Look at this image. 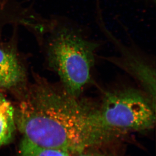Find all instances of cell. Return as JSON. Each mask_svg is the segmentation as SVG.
Wrapping results in <instances>:
<instances>
[{"label": "cell", "instance_id": "cell-1", "mask_svg": "<svg viewBox=\"0 0 156 156\" xmlns=\"http://www.w3.org/2000/svg\"><path fill=\"white\" fill-rule=\"evenodd\" d=\"M16 122L24 139L71 154L112 139L91 109L64 89L40 78L20 102Z\"/></svg>", "mask_w": 156, "mask_h": 156}, {"label": "cell", "instance_id": "cell-2", "mask_svg": "<svg viewBox=\"0 0 156 156\" xmlns=\"http://www.w3.org/2000/svg\"><path fill=\"white\" fill-rule=\"evenodd\" d=\"M44 35L48 65L59 76L64 89L78 98L90 80L97 52L104 41L87 38L80 27L64 20H53Z\"/></svg>", "mask_w": 156, "mask_h": 156}, {"label": "cell", "instance_id": "cell-3", "mask_svg": "<svg viewBox=\"0 0 156 156\" xmlns=\"http://www.w3.org/2000/svg\"><path fill=\"white\" fill-rule=\"evenodd\" d=\"M156 105L145 93L133 88L108 91L96 109L103 129L114 137L127 131H143L155 124Z\"/></svg>", "mask_w": 156, "mask_h": 156}, {"label": "cell", "instance_id": "cell-4", "mask_svg": "<svg viewBox=\"0 0 156 156\" xmlns=\"http://www.w3.org/2000/svg\"><path fill=\"white\" fill-rule=\"evenodd\" d=\"M97 23L119 54L118 56L101 58L116 65L136 80L144 89V93L156 105V69L150 57L133 39L130 40V44H127L117 38L107 27L103 19L98 20Z\"/></svg>", "mask_w": 156, "mask_h": 156}, {"label": "cell", "instance_id": "cell-5", "mask_svg": "<svg viewBox=\"0 0 156 156\" xmlns=\"http://www.w3.org/2000/svg\"><path fill=\"white\" fill-rule=\"evenodd\" d=\"M24 77V68L15 48L0 44V87H16Z\"/></svg>", "mask_w": 156, "mask_h": 156}, {"label": "cell", "instance_id": "cell-6", "mask_svg": "<svg viewBox=\"0 0 156 156\" xmlns=\"http://www.w3.org/2000/svg\"><path fill=\"white\" fill-rule=\"evenodd\" d=\"M13 107L0 93V147L9 143L15 129Z\"/></svg>", "mask_w": 156, "mask_h": 156}, {"label": "cell", "instance_id": "cell-7", "mask_svg": "<svg viewBox=\"0 0 156 156\" xmlns=\"http://www.w3.org/2000/svg\"><path fill=\"white\" fill-rule=\"evenodd\" d=\"M19 152L20 156H71L66 151L41 147L24 139L21 144Z\"/></svg>", "mask_w": 156, "mask_h": 156}, {"label": "cell", "instance_id": "cell-8", "mask_svg": "<svg viewBox=\"0 0 156 156\" xmlns=\"http://www.w3.org/2000/svg\"><path fill=\"white\" fill-rule=\"evenodd\" d=\"M84 151L75 154V156H108L107 155L102 154L96 153H87V152H84Z\"/></svg>", "mask_w": 156, "mask_h": 156}]
</instances>
